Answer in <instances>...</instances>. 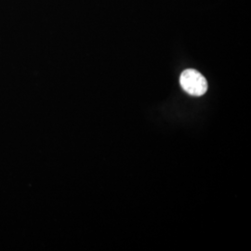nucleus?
<instances>
[{
  "label": "nucleus",
  "mask_w": 251,
  "mask_h": 251,
  "mask_svg": "<svg viewBox=\"0 0 251 251\" xmlns=\"http://www.w3.org/2000/svg\"><path fill=\"white\" fill-rule=\"evenodd\" d=\"M179 83L183 90L192 96H202L207 90L206 78L195 69H187L181 73Z\"/></svg>",
  "instance_id": "obj_1"
}]
</instances>
